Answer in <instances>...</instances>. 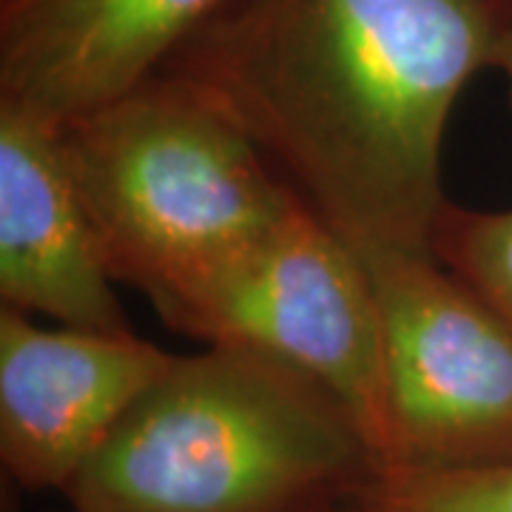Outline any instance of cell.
<instances>
[{"mask_svg":"<svg viewBox=\"0 0 512 512\" xmlns=\"http://www.w3.org/2000/svg\"><path fill=\"white\" fill-rule=\"evenodd\" d=\"M60 512H72V510H66V507H63ZM339 512H367V510L365 507H359V504H353V507H348V510H339Z\"/></svg>","mask_w":512,"mask_h":512,"instance_id":"7c38bea8","label":"cell"},{"mask_svg":"<svg viewBox=\"0 0 512 512\" xmlns=\"http://www.w3.org/2000/svg\"><path fill=\"white\" fill-rule=\"evenodd\" d=\"M137 333L43 328L0 311V461L23 490L63 493L171 365Z\"/></svg>","mask_w":512,"mask_h":512,"instance_id":"8992f818","label":"cell"},{"mask_svg":"<svg viewBox=\"0 0 512 512\" xmlns=\"http://www.w3.org/2000/svg\"><path fill=\"white\" fill-rule=\"evenodd\" d=\"M433 256L512 330V208L467 211L447 202L436 222Z\"/></svg>","mask_w":512,"mask_h":512,"instance_id":"9c48e42d","label":"cell"},{"mask_svg":"<svg viewBox=\"0 0 512 512\" xmlns=\"http://www.w3.org/2000/svg\"><path fill=\"white\" fill-rule=\"evenodd\" d=\"M382 476L322 384L248 350L174 356L60 493L72 512H339Z\"/></svg>","mask_w":512,"mask_h":512,"instance_id":"7a4b0ae2","label":"cell"},{"mask_svg":"<svg viewBox=\"0 0 512 512\" xmlns=\"http://www.w3.org/2000/svg\"><path fill=\"white\" fill-rule=\"evenodd\" d=\"M367 512H512V467L413 476L382 473L359 498Z\"/></svg>","mask_w":512,"mask_h":512,"instance_id":"30bf717a","label":"cell"},{"mask_svg":"<svg viewBox=\"0 0 512 512\" xmlns=\"http://www.w3.org/2000/svg\"><path fill=\"white\" fill-rule=\"evenodd\" d=\"M60 134L111 279L148 299L302 208L228 114L165 74Z\"/></svg>","mask_w":512,"mask_h":512,"instance_id":"3957f363","label":"cell"},{"mask_svg":"<svg viewBox=\"0 0 512 512\" xmlns=\"http://www.w3.org/2000/svg\"><path fill=\"white\" fill-rule=\"evenodd\" d=\"M0 299L63 328L134 333L114 296L60 126L0 100Z\"/></svg>","mask_w":512,"mask_h":512,"instance_id":"ba28073f","label":"cell"},{"mask_svg":"<svg viewBox=\"0 0 512 512\" xmlns=\"http://www.w3.org/2000/svg\"><path fill=\"white\" fill-rule=\"evenodd\" d=\"M510 0H231L163 72L228 114L356 251L433 254L453 106Z\"/></svg>","mask_w":512,"mask_h":512,"instance_id":"6da1fadb","label":"cell"},{"mask_svg":"<svg viewBox=\"0 0 512 512\" xmlns=\"http://www.w3.org/2000/svg\"><path fill=\"white\" fill-rule=\"evenodd\" d=\"M495 69L507 77V89H510L512 103V0L507 9V20H504V32H501V43H498V55H495Z\"/></svg>","mask_w":512,"mask_h":512,"instance_id":"8fae6325","label":"cell"},{"mask_svg":"<svg viewBox=\"0 0 512 512\" xmlns=\"http://www.w3.org/2000/svg\"><path fill=\"white\" fill-rule=\"evenodd\" d=\"M231 0H0V100L57 126L140 89Z\"/></svg>","mask_w":512,"mask_h":512,"instance_id":"52a82bcc","label":"cell"},{"mask_svg":"<svg viewBox=\"0 0 512 512\" xmlns=\"http://www.w3.org/2000/svg\"><path fill=\"white\" fill-rule=\"evenodd\" d=\"M151 305L168 328L205 348L248 350L322 384L379 456L384 348L376 291L362 254L305 205Z\"/></svg>","mask_w":512,"mask_h":512,"instance_id":"277c9868","label":"cell"},{"mask_svg":"<svg viewBox=\"0 0 512 512\" xmlns=\"http://www.w3.org/2000/svg\"><path fill=\"white\" fill-rule=\"evenodd\" d=\"M384 348V473L512 467V330L433 254L359 251Z\"/></svg>","mask_w":512,"mask_h":512,"instance_id":"5b68a950","label":"cell"}]
</instances>
